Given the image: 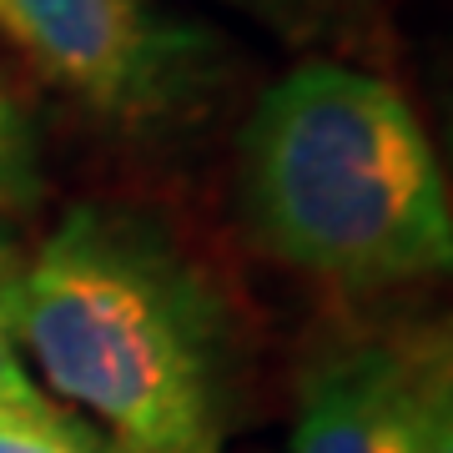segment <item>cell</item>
I'll list each match as a JSON object with an SVG mask.
<instances>
[{
  "label": "cell",
  "instance_id": "cell-1",
  "mask_svg": "<svg viewBox=\"0 0 453 453\" xmlns=\"http://www.w3.org/2000/svg\"><path fill=\"white\" fill-rule=\"evenodd\" d=\"M20 353L101 453H226L237 327L162 222L76 202L20 267Z\"/></svg>",
  "mask_w": 453,
  "mask_h": 453
},
{
  "label": "cell",
  "instance_id": "cell-6",
  "mask_svg": "<svg viewBox=\"0 0 453 453\" xmlns=\"http://www.w3.org/2000/svg\"><path fill=\"white\" fill-rule=\"evenodd\" d=\"M20 262L11 242L0 237V413H26V418H61L41 383L20 363Z\"/></svg>",
  "mask_w": 453,
  "mask_h": 453
},
{
  "label": "cell",
  "instance_id": "cell-8",
  "mask_svg": "<svg viewBox=\"0 0 453 453\" xmlns=\"http://www.w3.org/2000/svg\"><path fill=\"white\" fill-rule=\"evenodd\" d=\"M0 453H101V449L86 434H76L65 418L0 413Z\"/></svg>",
  "mask_w": 453,
  "mask_h": 453
},
{
  "label": "cell",
  "instance_id": "cell-5",
  "mask_svg": "<svg viewBox=\"0 0 453 453\" xmlns=\"http://www.w3.org/2000/svg\"><path fill=\"white\" fill-rule=\"evenodd\" d=\"M46 192L41 172V136L16 96V86L0 76V217H26Z\"/></svg>",
  "mask_w": 453,
  "mask_h": 453
},
{
  "label": "cell",
  "instance_id": "cell-9",
  "mask_svg": "<svg viewBox=\"0 0 453 453\" xmlns=\"http://www.w3.org/2000/svg\"><path fill=\"white\" fill-rule=\"evenodd\" d=\"M413 453H453V333H449V348H443V363L434 372V393H428V408H423V428Z\"/></svg>",
  "mask_w": 453,
  "mask_h": 453
},
{
  "label": "cell",
  "instance_id": "cell-3",
  "mask_svg": "<svg viewBox=\"0 0 453 453\" xmlns=\"http://www.w3.org/2000/svg\"><path fill=\"white\" fill-rule=\"evenodd\" d=\"M0 31L56 91L127 136L196 127L232 71L207 26L157 0H0Z\"/></svg>",
  "mask_w": 453,
  "mask_h": 453
},
{
  "label": "cell",
  "instance_id": "cell-4",
  "mask_svg": "<svg viewBox=\"0 0 453 453\" xmlns=\"http://www.w3.org/2000/svg\"><path fill=\"white\" fill-rule=\"evenodd\" d=\"M453 323L363 327L303 368L288 453H413Z\"/></svg>",
  "mask_w": 453,
  "mask_h": 453
},
{
  "label": "cell",
  "instance_id": "cell-7",
  "mask_svg": "<svg viewBox=\"0 0 453 453\" xmlns=\"http://www.w3.org/2000/svg\"><path fill=\"white\" fill-rule=\"evenodd\" d=\"M247 11L252 20L273 26L288 41H323V35H342L363 16V0H226Z\"/></svg>",
  "mask_w": 453,
  "mask_h": 453
},
{
  "label": "cell",
  "instance_id": "cell-10",
  "mask_svg": "<svg viewBox=\"0 0 453 453\" xmlns=\"http://www.w3.org/2000/svg\"><path fill=\"white\" fill-rule=\"evenodd\" d=\"M449 192H453V181H449Z\"/></svg>",
  "mask_w": 453,
  "mask_h": 453
},
{
  "label": "cell",
  "instance_id": "cell-2",
  "mask_svg": "<svg viewBox=\"0 0 453 453\" xmlns=\"http://www.w3.org/2000/svg\"><path fill=\"white\" fill-rule=\"evenodd\" d=\"M237 217L273 262L348 297L453 277V192L418 111L378 71L312 56L257 96Z\"/></svg>",
  "mask_w": 453,
  "mask_h": 453
}]
</instances>
